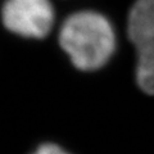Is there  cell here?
<instances>
[{
  "label": "cell",
  "instance_id": "obj_2",
  "mask_svg": "<svg viewBox=\"0 0 154 154\" xmlns=\"http://www.w3.org/2000/svg\"><path fill=\"white\" fill-rule=\"evenodd\" d=\"M128 37L137 51L136 81L154 95V0H137L128 14Z\"/></svg>",
  "mask_w": 154,
  "mask_h": 154
},
{
  "label": "cell",
  "instance_id": "obj_1",
  "mask_svg": "<svg viewBox=\"0 0 154 154\" xmlns=\"http://www.w3.org/2000/svg\"><path fill=\"white\" fill-rule=\"evenodd\" d=\"M59 44L79 69L94 71L112 57L116 37L112 25L96 12H77L66 19Z\"/></svg>",
  "mask_w": 154,
  "mask_h": 154
},
{
  "label": "cell",
  "instance_id": "obj_3",
  "mask_svg": "<svg viewBox=\"0 0 154 154\" xmlns=\"http://www.w3.org/2000/svg\"><path fill=\"white\" fill-rule=\"evenodd\" d=\"M3 23L11 32L25 37L41 38L54 22V9L49 0H7Z\"/></svg>",
  "mask_w": 154,
  "mask_h": 154
},
{
  "label": "cell",
  "instance_id": "obj_4",
  "mask_svg": "<svg viewBox=\"0 0 154 154\" xmlns=\"http://www.w3.org/2000/svg\"><path fill=\"white\" fill-rule=\"evenodd\" d=\"M33 154H68V153H66L63 149H60L58 145H54V144H45V145H41Z\"/></svg>",
  "mask_w": 154,
  "mask_h": 154
}]
</instances>
